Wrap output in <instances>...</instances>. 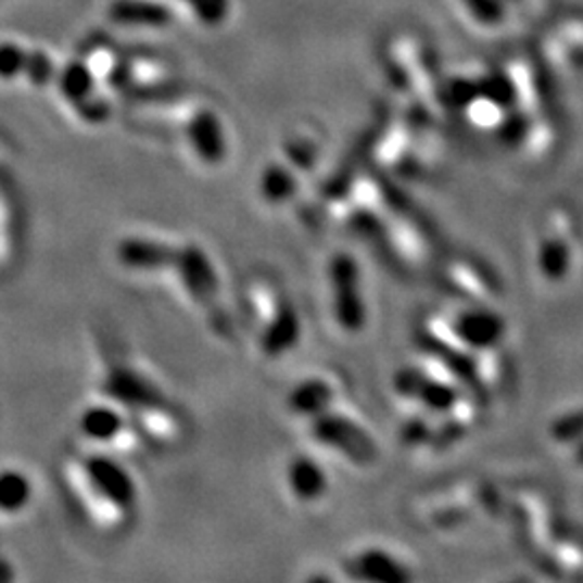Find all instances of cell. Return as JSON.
<instances>
[{"label": "cell", "mask_w": 583, "mask_h": 583, "mask_svg": "<svg viewBox=\"0 0 583 583\" xmlns=\"http://www.w3.org/2000/svg\"><path fill=\"white\" fill-rule=\"evenodd\" d=\"M115 259L132 275L169 281L216 338L229 340L233 335L220 273L210 251L197 240L130 233L117 242Z\"/></svg>", "instance_id": "6da1fadb"}, {"label": "cell", "mask_w": 583, "mask_h": 583, "mask_svg": "<svg viewBox=\"0 0 583 583\" xmlns=\"http://www.w3.org/2000/svg\"><path fill=\"white\" fill-rule=\"evenodd\" d=\"M61 484L85 515L102 532L126 530L139 510V484L115 452L80 445L59 460Z\"/></svg>", "instance_id": "7a4b0ae2"}, {"label": "cell", "mask_w": 583, "mask_h": 583, "mask_svg": "<svg viewBox=\"0 0 583 583\" xmlns=\"http://www.w3.org/2000/svg\"><path fill=\"white\" fill-rule=\"evenodd\" d=\"M98 397L117 404L141 445L176 447L187 436V419L159 381L130 359H113L98 379Z\"/></svg>", "instance_id": "3957f363"}, {"label": "cell", "mask_w": 583, "mask_h": 583, "mask_svg": "<svg viewBox=\"0 0 583 583\" xmlns=\"http://www.w3.org/2000/svg\"><path fill=\"white\" fill-rule=\"evenodd\" d=\"M242 299L262 359L281 362L301 346V314L290 294L273 277H249L242 290Z\"/></svg>", "instance_id": "277c9868"}, {"label": "cell", "mask_w": 583, "mask_h": 583, "mask_svg": "<svg viewBox=\"0 0 583 583\" xmlns=\"http://www.w3.org/2000/svg\"><path fill=\"white\" fill-rule=\"evenodd\" d=\"M305 432L316 447L357 467L370 465L379 456L377 441L368 428L344 408V402L305 419Z\"/></svg>", "instance_id": "5b68a950"}, {"label": "cell", "mask_w": 583, "mask_h": 583, "mask_svg": "<svg viewBox=\"0 0 583 583\" xmlns=\"http://www.w3.org/2000/svg\"><path fill=\"white\" fill-rule=\"evenodd\" d=\"M329 312L344 335H359L368 325V301L362 266L348 251H338L327 264Z\"/></svg>", "instance_id": "8992f818"}, {"label": "cell", "mask_w": 583, "mask_h": 583, "mask_svg": "<svg viewBox=\"0 0 583 583\" xmlns=\"http://www.w3.org/2000/svg\"><path fill=\"white\" fill-rule=\"evenodd\" d=\"M76 430L85 445L109 452L124 449L126 443L141 445L126 413L117 404L98 395L93 402L80 408L76 417Z\"/></svg>", "instance_id": "52a82bcc"}, {"label": "cell", "mask_w": 583, "mask_h": 583, "mask_svg": "<svg viewBox=\"0 0 583 583\" xmlns=\"http://www.w3.org/2000/svg\"><path fill=\"white\" fill-rule=\"evenodd\" d=\"M283 486L290 499L303 508L318 506L331 491L327 467L307 452L292 454L283 465Z\"/></svg>", "instance_id": "ba28073f"}, {"label": "cell", "mask_w": 583, "mask_h": 583, "mask_svg": "<svg viewBox=\"0 0 583 583\" xmlns=\"http://www.w3.org/2000/svg\"><path fill=\"white\" fill-rule=\"evenodd\" d=\"M344 402V388L331 375H312L288 391V413L301 421Z\"/></svg>", "instance_id": "9c48e42d"}, {"label": "cell", "mask_w": 583, "mask_h": 583, "mask_svg": "<svg viewBox=\"0 0 583 583\" xmlns=\"http://www.w3.org/2000/svg\"><path fill=\"white\" fill-rule=\"evenodd\" d=\"M344 571L348 573V580L359 582H404L408 580V571L404 565L391 556L388 549L381 547H366L355 552L346 565Z\"/></svg>", "instance_id": "30bf717a"}, {"label": "cell", "mask_w": 583, "mask_h": 583, "mask_svg": "<svg viewBox=\"0 0 583 583\" xmlns=\"http://www.w3.org/2000/svg\"><path fill=\"white\" fill-rule=\"evenodd\" d=\"M301 191H303V174L288 161L268 163L257 180V197L268 207L292 205Z\"/></svg>", "instance_id": "8fae6325"}, {"label": "cell", "mask_w": 583, "mask_h": 583, "mask_svg": "<svg viewBox=\"0 0 583 583\" xmlns=\"http://www.w3.org/2000/svg\"><path fill=\"white\" fill-rule=\"evenodd\" d=\"M22 244V205L17 189L0 176V268H7Z\"/></svg>", "instance_id": "7c38bea8"}, {"label": "cell", "mask_w": 583, "mask_h": 583, "mask_svg": "<svg viewBox=\"0 0 583 583\" xmlns=\"http://www.w3.org/2000/svg\"><path fill=\"white\" fill-rule=\"evenodd\" d=\"M35 499V482L33 478L17 469L4 467L0 469V517L13 519L24 515Z\"/></svg>", "instance_id": "4fadbf2b"}]
</instances>
